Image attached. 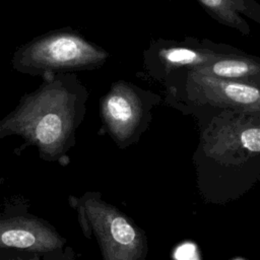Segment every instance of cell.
<instances>
[{"instance_id":"obj_2","label":"cell","mask_w":260,"mask_h":260,"mask_svg":"<svg viewBox=\"0 0 260 260\" xmlns=\"http://www.w3.org/2000/svg\"><path fill=\"white\" fill-rule=\"evenodd\" d=\"M108 58L107 51L67 27L49 31L19 46L12 55L11 65L22 74L43 76L93 70L102 67Z\"/></svg>"},{"instance_id":"obj_6","label":"cell","mask_w":260,"mask_h":260,"mask_svg":"<svg viewBox=\"0 0 260 260\" xmlns=\"http://www.w3.org/2000/svg\"><path fill=\"white\" fill-rule=\"evenodd\" d=\"M242 52L233 46L210 40L190 37L181 41L157 39L144 50L142 65L145 74L162 82L175 70L194 69L222 56Z\"/></svg>"},{"instance_id":"obj_9","label":"cell","mask_w":260,"mask_h":260,"mask_svg":"<svg viewBox=\"0 0 260 260\" xmlns=\"http://www.w3.org/2000/svg\"><path fill=\"white\" fill-rule=\"evenodd\" d=\"M192 70L220 78L260 83V57L244 52L222 56Z\"/></svg>"},{"instance_id":"obj_1","label":"cell","mask_w":260,"mask_h":260,"mask_svg":"<svg viewBox=\"0 0 260 260\" xmlns=\"http://www.w3.org/2000/svg\"><path fill=\"white\" fill-rule=\"evenodd\" d=\"M41 77L38 88L24 93L16 107L0 119V140L19 136L22 143L14 148L15 154L34 146L41 159L66 167L89 93L75 73Z\"/></svg>"},{"instance_id":"obj_3","label":"cell","mask_w":260,"mask_h":260,"mask_svg":"<svg viewBox=\"0 0 260 260\" xmlns=\"http://www.w3.org/2000/svg\"><path fill=\"white\" fill-rule=\"evenodd\" d=\"M169 100L177 107L225 110H260V83L215 77L192 69H178L162 81Z\"/></svg>"},{"instance_id":"obj_7","label":"cell","mask_w":260,"mask_h":260,"mask_svg":"<svg viewBox=\"0 0 260 260\" xmlns=\"http://www.w3.org/2000/svg\"><path fill=\"white\" fill-rule=\"evenodd\" d=\"M158 102L157 94L131 82L118 80L112 83L100 101L104 127L117 142H125L130 131L141 126L150 109Z\"/></svg>"},{"instance_id":"obj_8","label":"cell","mask_w":260,"mask_h":260,"mask_svg":"<svg viewBox=\"0 0 260 260\" xmlns=\"http://www.w3.org/2000/svg\"><path fill=\"white\" fill-rule=\"evenodd\" d=\"M219 23L248 36L251 28L244 17L260 24V4L256 0H197Z\"/></svg>"},{"instance_id":"obj_10","label":"cell","mask_w":260,"mask_h":260,"mask_svg":"<svg viewBox=\"0 0 260 260\" xmlns=\"http://www.w3.org/2000/svg\"><path fill=\"white\" fill-rule=\"evenodd\" d=\"M0 260H75V255L69 246L59 251L46 253L2 249L0 250Z\"/></svg>"},{"instance_id":"obj_4","label":"cell","mask_w":260,"mask_h":260,"mask_svg":"<svg viewBox=\"0 0 260 260\" xmlns=\"http://www.w3.org/2000/svg\"><path fill=\"white\" fill-rule=\"evenodd\" d=\"M68 203L76 211L82 234L96 239L104 260H130L136 252H141L136 229L114 206L103 201L100 193L70 195Z\"/></svg>"},{"instance_id":"obj_5","label":"cell","mask_w":260,"mask_h":260,"mask_svg":"<svg viewBox=\"0 0 260 260\" xmlns=\"http://www.w3.org/2000/svg\"><path fill=\"white\" fill-rule=\"evenodd\" d=\"M28 207L21 195L0 202V250L46 253L64 249L67 239L51 222L30 213Z\"/></svg>"}]
</instances>
